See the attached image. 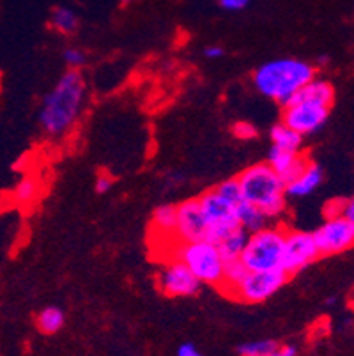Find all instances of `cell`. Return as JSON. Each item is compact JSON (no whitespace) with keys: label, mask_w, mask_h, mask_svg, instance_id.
<instances>
[{"label":"cell","mask_w":354,"mask_h":356,"mask_svg":"<svg viewBox=\"0 0 354 356\" xmlns=\"http://www.w3.org/2000/svg\"><path fill=\"white\" fill-rule=\"evenodd\" d=\"M87 102V82L82 71L67 70L45 95L38 122L45 137L64 138L82 118Z\"/></svg>","instance_id":"6da1fadb"},{"label":"cell","mask_w":354,"mask_h":356,"mask_svg":"<svg viewBox=\"0 0 354 356\" xmlns=\"http://www.w3.org/2000/svg\"><path fill=\"white\" fill-rule=\"evenodd\" d=\"M314 79L316 66L294 57H282L261 64L253 71L252 82L259 95L285 106Z\"/></svg>","instance_id":"7a4b0ae2"},{"label":"cell","mask_w":354,"mask_h":356,"mask_svg":"<svg viewBox=\"0 0 354 356\" xmlns=\"http://www.w3.org/2000/svg\"><path fill=\"white\" fill-rule=\"evenodd\" d=\"M236 181L245 202L261 209L269 220H277L287 208L285 183L268 163H255L245 168Z\"/></svg>","instance_id":"3957f363"},{"label":"cell","mask_w":354,"mask_h":356,"mask_svg":"<svg viewBox=\"0 0 354 356\" xmlns=\"http://www.w3.org/2000/svg\"><path fill=\"white\" fill-rule=\"evenodd\" d=\"M197 199H199L207 227H209L207 241L216 245L227 232L239 227L238 208L243 202V197L236 177L222 181Z\"/></svg>","instance_id":"277c9868"},{"label":"cell","mask_w":354,"mask_h":356,"mask_svg":"<svg viewBox=\"0 0 354 356\" xmlns=\"http://www.w3.org/2000/svg\"><path fill=\"white\" fill-rule=\"evenodd\" d=\"M170 257L181 261L191 273L197 277L202 286L218 289L223 280L225 259L220 254L218 247L207 239L191 243H177L170 252Z\"/></svg>","instance_id":"5b68a950"},{"label":"cell","mask_w":354,"mask_h":356,"mask_svg":"<svg viewBox=\"0 0 354 356\" xmlns=\"http://www.w3.org/2000/svg\"><path fill=\"white\" fill-rule=\"evenodd\" d=\"M285 231L282 225H266L261 231L248 234L239 261L248 271H273L282 270L284 259Z\"/></svg>","instance_id":"8992f818"},{"label":"cell","mask_w":354,"mask_h":356,"mask_svg":"<svg viewBox=\"0 0 354 356\" xmlns=\"http://www.w3.org/2000/svg\"><path fill=\"white\" fill-rule=\"evenodd\" d=\"M287 280L289 277L284 270L248 271L241 282L234 287L229 298L236 302L248 303V305H257V303H264L269 298L275 296Z\"/></svg>","instance_id":"52a82bcc"},{"label":"cell","mask_w":354,"mask_h":356,"mask_svg":"<svg viewBox=\"0 0 354 356\" xmlns=\"http://www.w3.org/2000/svg\"><path fill=\"white\" fill-rule=\"evenodd\" d=\"M319 248L316 245L314 234L298 229H287L285 231L284 259H282V270L291 278L292 275L300 273L308 268L312 262L319 259Z\"/></svg>","instance_id":"ba28073f"},{"label":"cell","mask_w":354,"mask_h":356,"mask_svg":"<svg viewBox=\"0 0 354 356\" xmlns=\"http://www.w3.org/2000/svg\"><path fill=\"white\" fill-rule=\"evenodd\" d=\"M312 234L321 257H331L354 248V223L344 215L326 218Z\"/></svg>","instance_id":"9c48e42d"},{"label":"cell","mask_w":354,"mask_h":356,"mask_svg":"<svg viewBox=\"0 0 354 356\" xmlns=\"http://www.w3.org/2000/svg\"><path fill=\"white\" fill-rule=\"evenodd\" d=\"M328 118H330V106L316 102H305V99H291L282 112V122L301 137L317 134L326 124Z\"/></svg>","instance_id":"30bf717a"},{"label":"cell","mask_w":354,"mask_h":356,"mask_svg":"<svg viewBox=\"0 0 354 356\" xmlns=\"http://www.w3.org/2000/svg\"><path fill=\"white\" fill-rule=\"evenodd\" d=\"M158 289L168 298H190L199 293L202 284L175 257H167L156 275Z\"/></svg>","instance_id":"8fae6325"},{"label":"cell","mask_w":354,"mask_h":356,"mask_svg":"<svg viewBox=\"0 0 354 356\" xmlns=\"http://www.w3.org/2000/svg\"><path fill=\"white\" fill-rule=\"evenodd\" d=\"M207 231L209 227H207L199 199H186L177 204V227H175L177 243L207 239Z\"/></svg>","instance_id":"7c38bea8"},{"label":"cell","mask_w":354,"mask_h":356,"mask_svg":"<svg viewBox=\"0 0 354 356\" xmlns=\"http://www.w3.org/2000/svg\"><path fill=\"white\" fill-rule=\"evenodd\" d=\"M308 156L303 153H289L282 149L271 147L268 153V161L266 163L280 176L285 184L296 179L308 165Z\"/></svg>","instance_id":"4fadbf2b"},{"label":"cell","mask_w":354,"mask_h":356,"mask_svg":"<svg viewBox=\"0 0 354 356\" xmlns=\"http://www.w3.org/2000/svg\"><path fill=\"white\" fill-rule=\"evenodd\" d=\"M323 168L317 163H314V161H308L307 168H305L303 172H301L294 181L285 184V193H287V197L301 199V197H307L310 195V193L316 192L321 186V183H323Z\"/></svg>","instance_id":"5bb4252c"},{"label":"cell","mask_w":354,"mask_h":356,"mask_svg":"<svg viewBox=\"0 0 354 356\" xmlns=\"http://www.w3.org/2000/svg\"><path fill=\"white\" fill-rule=\"evenodd\" d=\"M175 227H177V204H163V206H158L154 209V213H152L151 218L152 234L161 239H170L174 245H177Z\"/></svg>","instance_id":"9a60e30c"},{"label":"cell","mask_w":354,"mask_h":356,"mask_svg":"<svg viewBox=\"0 0 354 356\" xmlns=\"http://www.w3.org/2000/svg\"><path fill=\"white\" fill-rule=\"evenodd\" d=\"M303 138L300 134H296L294 129L289 128L284 122H277L269 129V140H271V147L282 149V151H289V153H303Z\"/></svg>","instance_id":"2e32d148"},{"label":"cell","mask_w":354,"mask_h":356,"mask_svg":"<svg viewBox=\"0 0 354 356\" xmlns=\"http://www.w3.org/2000/svg\"><path fill=\"white\" fill-rule=\"evenodd\" d=\"M292 99L316 102L331 108V105L335 102V89H333V86H331L328 80H321L316 76V79L310 80V82H308Z\"/></svg>","instance_id":"e0dca14e"},{"label":"cell","mask_w":354,"mask_h":356,"mask_svg":"<svg viewBox=\"0 0 354 356\" xmlns=\"http://www.w3.org/2000/svg\"><path fill=\"white\" fill-rule=\"evenodd\" d=\"M246 241H248V232H246L245 229L238 227V229H234V231L227 232V234L216 243V247H218L220 254L223 255L225 262L236 261V259L241 257Z\"/></svg>","instance_id":"ac0fdd59"},{"label":"cell","mask_w":354,"mask_h":356,"mask_svg":"<svg viewBox=\"0 0 354 356\" xmlns=\"http://www.w3.org/2000/svg\"><path fill=\"white\" fill-rule=\"evenodd\" d=\"M50 27L61 35H73L80 27V18L71 8L58 6L50 15Z\"/></svg>","instance_id":"d6986e66"},{"label":"cell","mask_w":354,"mask_h":356,"mask_svg":"<svg viewBox=\"0 0 354 356\" xmlns=\"http://www.w3.org/2000/svg\"><path fill=\"white\" fill-rule=\"evenodd\" d=\"M269 222H271V220H269L261 209L253 208L252 204L245 202V200L239 204L238 223H239V227L245 229L248 234H252V232L255 231H261V229H264L266 225H269Z\"/></svg>","instance_id":"ffe728a7"},{"label":"cell","mask_w":354,"mask_h":356,"mask_svg":"<svg viewBox=\"0 0 354 356\" xmlns=\"http://www.w3.org/2000/svg\"><path fill=\"white\" fill-rule=\"evenodd\" d=\"M64 321H66V316H64L63 310L58 309V307H47L35 317V326L45 335H54V333L61 332Z\"/></svg>","instance_id":"44dd1931"},{"label":"cell","mask_w":354,"mask_h":356,"mask_svg":"<svg viewBox=\"0 0 354 356\" xmlns=\"http://www.w3.org/2000/svg\"><path fill=\"white\" fill-rule=\"evenodd\" d=\"M246 273H248V270H246L245 264H243L239 259H236V261H227L225 270H223L222 286L218 287L220 293H223L225 296H229V294L234 291V287L238 286L243 278H245Z\"/></svg>","instance_id":"7402d4cb"},{"label":"cell","mask_w":354,"mask_h":356,"mask_svg":"<svg viewBox=\"0 0 354 356\" xmlns=\"http://www.w3.org/2000/svg\"><path fill=\"white\" fill-rule=\"evenodd\" d=\"M39 183L35 177H24L13 190V199L18 204H31L38 199Z\"/></svg>","instance_id":"603a6c76"},{"label":"cell","mask_w":354,"mask_h":356,"mask_svg":"<svg viewBox=\"0 0 354 356\" xmlns=\"http://www.w3.org/2000/svg\"><path fill=\"white\" fill-rule=\"evenodd\" d=\"M277 348V342L262 339V341H250L245 342L238 348L239 356H269L273 349Z\"/></svg>","instance_id":"cb8c5ba5"},{"label":"cell","mask_w":354,"mask_h":356,"mask_svg":"<svg viewBox=\"0 0 354 356\" xmlns=\"http://www.w3.org/2000/svg\"><path fill=\"white\" fill-rule=\"evenodd\" d=\"M63 60L67 70L80 71L87 64V54L78 47H70L63 51Z\"/></svg>","instance_id":"d4e9b609"},{"label":"cell","mask_w":354,"mask_h":356,"mask_svg":"<svg viewBox=\"0 0 354 356\" xmlns=\"http://www.w3.org/2000/svg\"><path fill=\"white\" fill-rule=\"evenodd\" d=\"M232 135L239 140H253V138H257L259 129L252 122L239 121L232 126Z\"/></svg>","instance_id":"484cf974"},{"label":"cell","mask_w":354,"mask_h":356,"mask_svg":"<svg viewBox=\"0 0 354 356\" xmlns=\"http://www.w3.org/2000/svg\"><path fill=\"white\" fill-rule=\"evenodd\" d=\"M220 8L225 9V11L230 13H239V11H245L248 8L250 0H218Z\"/></svg>","instance_id":"4316f807"},{"label":"cell","mask_w":354,"mask_h":356,"mask_svg":"<svg viewBox=\"0 0 354 356\" xmlns=\"http://www.w3.org/2000/svg\"><path fill=\"white\" fill-rule=\"evenodd\" d=\"M113 186V177L108 174H99L94 181V190L97 193H108Z\"/></svg>","instance_id":"83f0119b"},{"label":"cell","mask_w":354,"mask_h":356,"mask_svg":"<svg viewBox=\"0 0 354 356\" xmlns=\"http://www.w3.org/2000/svg\"><path fill=\"white\" fill-rule=\"evenodd\" d=\"M342 209H344V199H335V200H330L326 204V209H324V216L330 218V216H339L342 215Z\"/></svg>","instance_id":"f1b7e54d"},{"label":"cell","mask_w":354,"mask_h":356,"mask_svg":"<svg viewBox=\"0 0 354 356\" xmlns=\"http://www.w3.org/2000/svg\"><path fill=\"white\" fill-rule=\"evenodd\" d=\"M202 54H204V57H206V59L218 60V59H222L223 55H225V50H223L220 44H209V47L204 48Z\"/></svg>","instance_id":"f546056e"},{"label":"cell","mask_w":354,"mask_h":356,"mask_svg":"<svg viewBox=\"0 0 354 356\" xmlns=\"http://www.w3.org/2000/svg\"><path fill=\"white\" fill-rule=\"evenodd\" d=\"M298 355V349L294 346H278L273 349L271 355L269 356H296Z\"/></svg>","instance_id":"4dcf8cb0"},{"label":"cell","mask_w":354,"mask_h":356,"mask_svg":"<svg viewBox=\"0 0 354 356\" xmlns=\"http://www.w3.org/2000/svg\"><path fill=\"white\" fill-rule=\"evenodd\" d=\"M177 356H204V355L197 349V346L188 342V344L179 346V349H177Z\"/></svg>","instance_id":"1f68e13d"},{"label":"cell","mask_w":354,"mask_h":356,"mask_svg":"<svg viewBox=\"0 0 354 356\" xmlns=\"http://www.w3.org/2000/svg\"><path fill=\"white\" fill-rule=\"evenodd\" d=\"M342 215L346 216L349 222L354 223V195L351 199L344 200V209H342Z\"/></svg>","instance_id":"d6a6232c"},{"label":"cell","mask_w":354,"mask_h":356,"mask_svg":"<svg viewBox=\"0 0 354 356\" xmlns=\"http://www.w3.org/2000/svg\"><path fill=\"white\" fill-rule=\"evenodd\" d=\"M328 63V57H321V59H317V64H326Z\"/></svg>","instance_id":"836d02e7"},{"label":"cell","mask_w":354,"mask_h":356,"mask_svg":"<svg viewBox=\"0 0 354 356\" xmlns=\"http://www.w3.org/2000/svg\"><path fill=\"white\" fill-rule=\"evenodd\" d=\"M131 2H136V0H124V4H131Z\"/></svg>","instance_id":"e575fe53"}]
</instances>
